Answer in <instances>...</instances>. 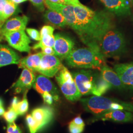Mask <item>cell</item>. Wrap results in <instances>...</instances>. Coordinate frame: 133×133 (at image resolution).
<instances>
[{"mask_svg": "<svg viewBox=\"0 0 133 133\" xmlns=\"http://www.w3.org/2000/svg\"><path fill=\"white\" fill-rule=\"evenodd\" d=\"M55 43V37L54 35H44L41 36L39 42L35 44L33 47V49L42 48L44 47L53 48Z\"/></svg>", "mask_w": 133, "mask_h": 133, "instance_id": "obj_23", "label": "cell"}, {"mask_svg": "<svg viewBox=\"0 0 133 133\" xmlns=\"http://www.w3.org/2000/svg\"><path fill=\"white\" fill-rule=\"evenodd\" d=\"M115 71L125 88L133 90V62L115 65Z\"/></svg>", "mask_w": 133, "mask_h": 133, "instance_id": "obj_16", "label": "cell"}, {"mask_svg": "<svg viewBox=\"0 0 133 133\" xmlns=\"http://www.w3.org/2000/svg\"><path fill=\"white\" fill-rule=\"evenodd\" d=\"M34 89L43 97L45 95H52L55 102L59 100V93L56 87L47 76L43 75L36 77L33 85Z\"/></svg>", "mask_w": 133, "mask_h": 133, "instance_id": "obj_11", "label": "cell"}, {"mask_svg": "<svg viewBox=\"0 0 133 133\" xmlns=\"http://www.w3.org/2000/svg\"><path fill=\"white\" fill-rule=\"evenodd\" d=\"M85 127V123L80 116H77L69 123L70 133H82Z\"/></svg>", "mask_w": 133, "mask_h": 133, "instance_id": "obj_24", "label": "cell"}, {"mask_svg": "<svg viewBox=\"0 0 133 133\" xmlns=\"http://www.w3.org/2000/svg\"><path fill=\"white\" fill-rule=\"evenodd\" d=\"M20 58L9 46L0 44V68L12 64H19Z\"/></svg>", "mask_w": 133, "mask_h": 133, "instance_id": "obj_18", "label": "cell"}, {"mask_svg": "<svg viewBox=\"0 0 133 133\" xmlns=\"http://www.w3.org/2000/svg\"><path fill=\"white\" fill-rule=\"evenodd\" d=\"M17 9L18 5L12 3L10 0H8L5 6V9L3 14L2 18V25L6 20L9 19V17L14 15L17 11Z\"/></svg>", "mask_w": 133, "mask_h": 133, "instance_id": "obj_25", "label": "cell"}, {"mask_svg": "<svg viewBox=\"0 0 133 133\" xmlns=\"http://www.w3.org/2000/svg\"><path fill=\"white\" fill-rule=\"evenodd\" d=\"M129 2L131 6H133V0H129Z\"/></svg>", "mask_w": 133, "mask_h": 133, "instance_id": "obj_39", "label": "cell"}, {"mask_svg": "<svg viewBox=\"0 0 133 133\" xmlns=\"http://www.w3.org/2000/svg\"><path fill=\"white\" fill-rule=\"evenodd\" d=\"M65 60L68 66L74 68L100 70L105 65V58L88 47L74 49Z\"/></svg>", "mask_w": 133, "mask_h": 133, "instance_id": "obj_3", "label": "cell"}, {"mask_svg": "<svg viewBox=\"0 0 133 133\" xmlns=\"http://www.w3.org/2000/svg\"><path fill=\"white\" fill-rule=\"evenodd\" d=\"M44 3L48 9L54 10L62 15L66 21V25L76 33L78 32L77 20L72 5L54 3L49 0H44Z\"/></svg>", "mask_w": 133, "mask_h": 133, "instance_id": "obj_7", "label": "cell"}, {"mask_svg": "<svg viewBox=\"0 0 133 133\" xmlns=\"http://www.w3.org/2000/svg\"><path fill=\"white\" fill-rule=\"evenodd\" d=\"M39 11L43 12L44 10V0H29Z\"/></svg>", "mask_w": 133, "mask_h": 133, "instance_id": "obj_30", "label": "cell"}, {"mask_svg": "<svg viewBox=\"0 0 133 133\" xmlns=\"http://www.w3.org/2000/svg\"><path fill=\"white\" fill-rule=\"evenodd\" d=\"M26 31L29 36L35 41H39L41 39V35L38 31L35 29L26 28Z\"/></svg>", "mask_w": 133, "mask_h": 133, "instance_id": "obj_28", "label": "cell"}, {"mask_svg": "<svg viewBox=\"0 0 133 133\" xmlns=\"http://www.w3.org/2000/svg\"><path fill=\"white\" fill-rule=\"evenodd\" d=\"M54 111L48 106H43L35 109L31 114L26 116V122L30 133H37L52 121Z\"/></svg>", "mask_w": 133, "mask_h": 133, "instance_id": "obj_5", "label": "cell"}, {"mask_svg": "<svg viewBox=\"0 0 133 133\" xmlns=\"http://www.w3.org/2000/svg\"><path fill=\"white\" fill-rule=\"evenodd\" d=\"M5 112V109L3 107H0V116L3 115Z\"/></svg>", "mask_w": 133, "mask_h": 133, "instance_id": "obj_37", "label": "cell"}, {"mask_svg": "<svg viewBox=\"0 0 133 133\" xmlns=\"http://www.w3.org/2000/svg\"><path fill=\"white\" fill-rule=\"evenodd\" d=\"M105 8L112 14L120 17L127 16L131 14V6L123 0H100Z\"/></svg>", "mask_w": 133, "mask_h": 133, "instance_id": "obj_17", "label": "cell"}, {"mask_svg": "<svg viewBox=\"0 0 133 133\" xmlns=\"http://www.w3.org/2000/svg\"><path fill=\"white\" fill-rule=\"evenodd\" d=\"M18 114L16 111L11 107H10L9 110L5 111L3 115L4 118L9 123H13L18 117Z\"/></svg>", "mask_w": 133, "mask_h": 133, "instance_id": "obj_27", "label": "cell"}, {"mask_svg": "<svg viewBox=\"0 0 133 133\" xmlns=\"http://www.w3.org/2000/svg\"><path fill=\"white\" fill-rule=\"evenodd\" d=\"M77 88L82 96L91 94L94 72L91 70H81L71 74Z\"/></svg>", "mask_w": 133, "mask_h": 133, "instance_id": "obj_9", "label": "cell"}, {"mask_svg": "<svg viewBox=\"0 0 133 133\" xmlns=\"http://www.w3.org/2000/svg\"><path fill=\"white\" fill-rule=\"evenodd\" d=\"M84 109L94 116L114 110H123L133 112V104L118 99L98 96L80 99Z\"/></svg>", "mask_w": 133, "mask_h": 133, "instance_id": "obj_2", "label": "cell"}, {"mask_svg": "<svg viewBox=\"0 0 133 133\" xmlns=\"http://www.w3.org/2000/svg\"><path fill=\"white\" fill-rule=\"evenodd\" d=\"M111 88L112 86L104 79L101 72L94 73L91 94L94 96H101Z\"/></svg>", "mask_w": 133, "mask_h": 133, "instance_id": "obj_21", "label": "cell"}, {"mask_svg": "<svg viewBox=\"0 0 133 133\" xmlns=\"http://www.w3.org/2000/svg\"><path fill=\"white\" fill-rule=\"evenodd\" d=\"M42 52L44 54L55 55V51L53 48L46 46V47L42 48Z\"/></svg>", "mask_w": 133, "mask_h": 133, "instance_id": "obj_33", "label": "cell"}, {"mask_svg": "<svg viewBox=\"0 0 133 133\" xmlns=\"http://www.w3.org/2000/svg\"><path fill=\"white\" fill-rule=\"evenodd\" d=\"M54 31V28L50 26H44L41 29L40 35L41 36L44 35H53Z\"/></svg>", "mask_w": 133, "mask_h": 133, "instance_id": "obj_31", "label": "cell"}, {"mask_svg": "<svg viewBox=\"0 0 133 133\" xmlns=\"http://www.w3.org/2000/svg\"><path fill=\"white\" fill-rule=\"evenodd\" d=\"M72 5L77 20L78 30L76 34L87 47L103 56L99 43L105 34L115 27L112 13L94 11L81 3Z\"/></svg>", "mask_w": 133, "mask_h": 133, "instance_id": "obj_1", "label": "cell"}, {"mask_svg": "<svg viewBox=\"0 0 133 133\" xmlns=\"http://www.w3.org/2000/svg\"><path fill=\"white\" fill-rule=\"evenodd\" d=\"M55 76L63 94L67 100L75 102L81 99L82 95L77 88L71 73L66 67L63 65Z\"/></svg>", "mask_w": 133, "mask_h": 133, "instance_id": "obj_6", "label": "cell"}, {"mask_svg": "<svg viewBox=\"0 0 133 133\" xmlns=\"http://www.w3.org/2000/svg\"><path fill=\"white\" fill-rule=\"evenodd\" d=\"M51 2H52L54 3H58V4H60V1L59 0H49Z\"/></svg>", "mask_w": 133, "mask_h": 133, "instance_id": "obj_38", "label": "cell"}, {"mask_svg": "<svg viewBox=\"0 0 133 133\" xmlns=\"http://www.w3.org/2000/svg\"><path fill=\"white\" fill-rule=\"evenodd\" d=\"M55 43L53 49L55 55L61 59H65L74 50L75 43L71 38L60 34L54 35Z\"/></svg>", "mask_w": 133, "mask_h": 133, "instance_id": "obj_12", "label": "cell"}, {"mask_svg": "<svg viewBox=\"0 0 133 133\" xmlns=\"http://www.w3.org/2000/svg\"><path fill=\"white\" fill-rule=\"evenodd\" d=\"M34 72L27 68H23L19 78L11 86L16 94L24 93L30 90L33 85L36 79Z\"/></svg>", "mask_w": 133, "mask_h": 133, "instance_id": "obj_14", "label": "cell"}, {"mask_svg": "<svg viewBox=\"0 0 133 133\" xmlns=\"http://www.w3.org/2000/svg\"><path fill=\"white\" fill-rule=\"evenodd\" d=\"M101 54L104 58L118 56L127 50V43L123 33L114 28L109 30L99 43Z\"/></svg>", "mask_w": 133, "mask_h": 133, "instance_id": "obj_4", "label": "cell"}, {"mask_svg": "<svg viewBox=\"0 0 133 133\" xmlns=\"http://www.w3.org/2000/svg\"><path fill=\"white\" fill-rule=\"evenodd\" d=\"M133 115L130 111L123 110H114L94 116L89 122H94L99 120L103 121H111L115 122L126 123L131 121Z\"/></svg>", "mask_w": 133, "mask_h": 133, "instance_id": "obj_13", "label": "cell"}, {"mask_svg": "<svg viewBox=\"0 0 133 133\" xmlns=\"http://www.w3.org/2000/svg\"><path fill=\"white\" fill-rule=\"evenodd\" d=\"M1 26H2V25H1V24H0V28L1 27Z\"/></svg>", "mask_w": 133, "mask_h": 133, "instance_id": "obj_43", "label": "cell"}, {"mask_svg": "<svg viewBox=\"0 0 133 133\" xmlns=\"http://www.w3.org/2000/svg\"><path fill=\"white\" fill-rule=\"evenodd\" d=\"M60 4H65V0H59Z\"/></svg>", "mask_w": 133, "mask_h": 133, "instance_id": "obj_41", "label": "cell"}, {"mask_svg": "<svg viewBox=\"0 0 133 133\" xmlns=\"http://www.w3.org/2000/svg\"><path fill=\"white\" fill-rule=\"evenodd\" d=\"M19 99L17 97H14V98H13L12 100V101H11V107H11L12 109H15L16 107V105H17V104H18V103L19 102Z\"/></svg>", "mask_w": 133, "mask_h": 133, "instance_id": "obj_34", "label": "cell"}, {"mask_svg": "<svg viewBox=\"0 0 133 133\" xmlns=\"http://www.w3.org/2000/svg\"><path fill=\"white\" fill-rule=\"evenodd\" d=\"M132 19H133V16H132Z\"/></svg>", "mask_w": 133, "mask_h": 133, "instance_id": "obj_44", "label": "cell"}, {"mask_svg": "<svg viewBox=\"0 0 133 133\" xmlns=\"http://www.w3.org/2000/svg\"><path fill=\"white\" fill-rule=\"evenodd\" d=\"M44 18L46 21L60 28L65 27L66 21L61 14L57 11L48 9L44 14Z\"/></svg>", "mask_w": 133, "mask_h": 133, "instance_id": "obj_22", "label": "cell"}, {"mask_svg": "<svg viewBox=\"0 0 133 133\" xmlns=\"http://www.w3.org/2000/svg\"><path fill=\"white\" fill-rule=\"evenodd\" d=\"M43 54H44L42 52L31 54L24 58L21 59L18 65V68L21 69L27 68L34 72H38L41 59Z\"/></svg>", "mask_w": 133, "mask_h": 133, "instance_id": "obj_20", "label": "cell"}, {"mask_svg": "<svg viewBox=\"0 0 133 133\" xmlns=\"http://www.w3.org/2000/svg\"><path fill=\"white\" fill-rule=\"evenodd\" d=\"M124 2H125V3H127V4H128L130 5V4H129V0H123Z\"/></svg>", "mask_w": 133, "mask_h": 133, "instance_id": "obj_42", "label": "cell"}, {"mask_svg": "<svg viewBox=\"0 0 133 133\" xmlns=\"http://www.w3.org/2000/svg\"><path fill=\"white\" fill-rule=\"evenodd\" d=\"M3 107V102L1 98H0V107Z\"/></svg>", "mask_w": 133, "mask_h": 133, "instance_id": "obj_40", "label": "cell"}, {"mask_svg": "<svg viewBox=\"0 0 133 133\" xmlns=\"http://www.w3.org/2000/svg\"><path fill=\"white\" fill-rule=\"evenodd\" d=\"M10 1L16 5H18L19 4L23 3V2L27 1L28 0H10Z\"/></svg>", "mask_w": 133, "mask_h": 133, "instance_id": "obj_36", "label": "cell"}, {"mask_svg": "<svg viewBox=\"0 0 133 133\" xmlns=\"http://www.w3.org/2000/svg\"><path fill=\"white\" fill-rule=\"evenodd\" d=\"M8 1V0H0V24L2 26V18L3 14L5 9V6Z\"/></svg>", "mask_w": 133, "mask_h": 133, "instance_id": "obj_32", "label": "cell"}, {"mask_svg": "<svg viewBox=\"0 0 133 133\" xmlns=\"http://www.w3.org/2000/svg\"><path fill=\"white\" fill-rule=\"evenodd\" d=\"M63 65L55 55L43 54L38 72L48 77H52L61 69Z\"/></svg>", "mask_w": 133, "mask_h": 133, "instance_id": "obj_10", "label": "cell"}, {"mask_svg": "<svg viewBox=\"0 0 133 133\" xmlns=\"http://www.w3.org/2000/svg\"><path fill=\"white\" fill-rule=\"evenodd\" d=\"M3 38H5L11 47L15 49L20 52H30L31 40L25 30L8 32L3 36Z\"/></svg>", "mask_w": 133, "mask_h": 133, "instance_id": "obj_8", "label": "cell"}, {"mask_svg": "<svg viewBox=\"0 0 133 133\" xmlns=\"http://www.w3.org/2000/svg\"><path fill=\"white\" fill-rule=\"evenodd\" d=\"M28 91H27L24 92L23 99L21 101H19L15 109H14L18 115H24L28 110V101L27 98V94Z\"/></svg>", "mask_w": 133, "mask_h": 133, "instance_id": "obj_26", "label": "cell"}, {"mask_svg": "<svg viewBox=\"0 0 133 133\" xmlns=\"http://www.w3.org/2000/svg\"><path fill=\"white\" fill-rule=\"evenodd\" d=\"M7 133H22V132L19 127L14 122H13L8 124Z\"/></svg>", "mask_w": 133, "mask_h": 133, "instance_id": "obj_29", "label": "cell"}, {"mask_svg": "<svg viewBox=\"0 0 133 133\" xmlns=\"http://www.w3.org/2000/svg\"><path fill=\"white\" fill-rule=\"evenodd\" d=\"M81 4L79 0H65V4L72 5V4Z\"/></svg>", "mask_w": 133, "mask_h": 133, "instance_id": "obj_35", "label": "cell"}, {"mask_svg": "<svg viewBox=\"0 0 133 133\" xmlns=\"http://www.w3.org/2000/svg\"><path fill=\"white\" fill-rule=\"evenodd\" d=\"M100 70L104 79L110 84L112 87L119 90L126 89L117 73L109 66L104 65L101 67Z\"/></svg>", "mask_w": 133, "mask_h": 133, "instance_id": "obj_19", "label": "cell"}, {"mask_svg": "<svg viewBox=\"0 0 133 133\" xmlns=\"http://www.w3.org/2000/svg\"><path fill=\"white\" fill-rule=\"evenodd\" d=\"M29 17L26 15L8 19L0 28V40L5 34L10 32L25 30L28 23Z\"/></svg>", "mask_w": 133, "mask_h": 133, "instance_id": "obj_15", "label": "cell"}]
</instances>
